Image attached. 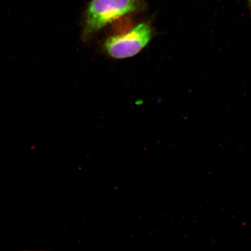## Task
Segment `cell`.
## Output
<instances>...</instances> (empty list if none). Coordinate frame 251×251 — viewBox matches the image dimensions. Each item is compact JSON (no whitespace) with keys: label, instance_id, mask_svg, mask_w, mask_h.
I'll return each instance as SVG.
<instances>
[{"label":"cell","instance_id":"obj_1","mask_svg":"<svg viewBox=\"0 0 251 251\" xmlns=\"http://www.w3.org/2000/svg\"><path fill=\"white\" fill-rule=\"evenodd\" d=\"M147 7L145 0H92L86 11L83 40L117 19L145 11Z\"/></svg>","mask_w":251,"mask_h":251},{"label":"cell","instance_id":"obj_2","mask_svg":"<svg viewBox=\"0 0 251 251\" xmlns=\"http://www.w3.org/2000/svg\"><path fill=\"white\" fill-rule=\"evenodd\" d=\"M152 36L151 25L145 22L138 24L125 34L109 37L103 44V49L113 58H130L145 48Z\"/></svg>","mask_w":251,"mask_h":251},{"label":"cell","instance_id":"obj_3","mask_svg":"<svg viewBox=\"0 0 251 251\" xmlns=\"http://www.w3.org/2000/svg\"><path fill=\"white\" fill-rule=\"evenodd\" d=\"M248 5H249V7L250 8L251 15V0H247Z\"/></svg>","mask_w":251,"mask_h":251}]
</instances>
